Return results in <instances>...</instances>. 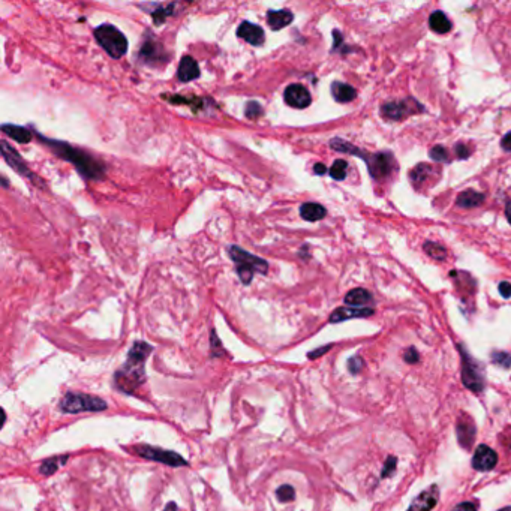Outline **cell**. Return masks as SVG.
<instances>
[{
  "instance_id": "1",
  "label": "cell",
  "mask_w": 511,
  "mask_h": 511,
  "mask_svg": "<svg viewBox=\"0 0 511 511\" xmlns=\"http://www.w3.org/2000/svg\"><path fill=\"white\" fill-rule=\"evenodd\" d=\"M153 347L147 342H135L128 352V358L122 369L114 374V385L119 392L132 393L146 381V360Z\"/></svg>"
},
{
  "instance_id": "2",
  "label": "cell",
  "mask_w": 511,
  "mask_h": 511,
  "mask_svg": "<svg viewBox=\"0 0 511 511\" xmlns=\"http://www.w3.org/2000/svg\"><path fill=\"white\" fill-rule=\"evenodd\" d=\"M39 138L42 143H46V146L50 147L51 151L60 157V160H65L70 164H74V166L78 170V173L83 175V177L90 179V180L104 177L105 166L101 161L95 160V157L80 151V148H75L66 143H61V141L48 139L44 137H39Z\"/></svg>"
},
{
  "instance_id": "3",
  "label": "cell",
  "mask_w": 511,
  "mask_h": 511,
  "mask_svg": "<svg viewBox=\"0 0 511 511\" xmlns=\"http://www.w3.org/2000/svg\"><path fill=\"white\" fill-rule=\"evenodd\" d=\"M330 147L333 151L343 152V153H352L361 157L365 162H367L369 166V173L374 179L381 180L389 177V175L396 170V162L393 160V156L389 153H376V155H369L361 152L360 148L352 147L347 141H342L340 138H334L330 141Z\"/></svg>"
},
{
  "instance_id": "4",
  "label": "cell",
  "mask_w": 511,
  "mask_h": 511,
  "mask_svg": "<svg viewBox=\"0 0 511 511\" xmlns=\"http://www.w3.org/2000/svg\"><path fill=\"white\" fill-rule=\"evenodd\" d=\"M228 253L235 262L237 273H239V278L244 285L251 284L255 273H262L264 275L269 270V262L266 260L249 253L248 251L242 249L240 246H230Z\"/></svg>"
},
{
  "instance_id": "5",
  "label": "cell",
  "mask_w": 511,
  "mask_h": 511,
  "mask_svg": "<svg viewBox=\"0 0 511 511\" xmlns=\"http://www.w3.org/2000/svg\"><path fill=\"white\" fill-rule=\"evenodd\" d=\"M95 39L113 59H120L126 55V37L110 23H104L95 29Z\"/></svg>"
},
{
  "instance_id": "6",
  "label": "cell",
  "mask_w": 511,
  "mask_h": 511,
  "mask_svg": "<svg viewBox=\"0 0 511 511\" xmlns=\"http://www.w3.org/2000/svg\"><path fill=\"white\" fill-rule=\"evenodd\" d=\"M107 402L98 396L84 393H66L60 401V409L66 414L78 412H99L107 409Z\"/></svg>"
},
{
  "instance_id": "7",
  "label": "cell",
  "mask_w": 511,
  "mask_h": 511,
  "mask_svg": "<svg viewBox=\"0 0 511 511\" xmlns=\"http://www.w3.org/2000/svg\"><path fill=\"white\" fill-rule=\"evenodd\" d=\"M129 452L139 456V457H143V459L160 462V463L168 465V466H174V468H177V466H186L188 465L186 459L182 457L180 454L170 452V450H164V448H160V447L134 445Z\"/></svg>"
},
{
  "instance_id": "8",
  "label": "cell",
  "mask_w": 511,
  "mask_h": 511,
  "mask_svg": "<svg viewBox=\"0 0 511 511\" xmlns=\"http://www.w3.org/2000/svg\"><path fill=\"white\" fill-rule=\"evenodd\" d=\"M459 349L462 354V381L463 384L472 392H481L484 387V380H483V374H481L479 363L468 356V352L463 349V347H459Z\"/></svg>"
},
{
  "instance_id": "9",
  "label": "cell",
  "mask_w": 511,
  "mask_h": 511,
  "mask_svg": "<svg viewBox=\"0 0 511 511\" xmlns=\"http://www.w3.org/2000/svg\"><path fill=\"white\" fill-rule=\"evenodd\" d=\"M285 102L293 108H306L312 102V96L309 90L302 84H289L284 92Z\"/></svg>"
},
{
  "instance_id": "10",
  "label": "cell",
  "mask_w": 511,
  "mask_h": 511,
  "mask_svg": "<svg viewBox=\"0 0 511 511\" xmlns=\"http://www.w3.org/2000/svg\"><path fill=\"white\" fill-rule=\"evenodd\" d=\"M498 463V454L488 445H479L472 457V466L477 471H490Z\"/></svg>"
},
{
  "instance_id": "11",
  "label": "cell",
  "mask_w": 511,
  "mask_h": 511,
  "mask_svg": "<svg viewBox=\"0 0 511 511\" xmlns=\"http://www.w3.org/2000/svg\"><path fill=\"white\" fill-rule=\"evenodd\" d=\"M0 148H2V155H3V157H5V161H6L8 164H10L17 173L21 174V175H26V177H29V179H35V175H33V174H32V171L29 170L28 164H26V162L21 160L20 153L17 152L14 147H11L10 144H8L6 141H2V143H0Z\"/></svg>"
},
{
  "instance_id": "12",
  "label": "cell",
  "mask_w": 511,
  "mask_h": 511,
  "mask_svg": "<svg viewBox=\"0 0 511 511\" xmlns=\"http://www.w3.org/2000/svg\"><path fill=\"white\" fill-rule=\"evenodd\" d=\"M237 37L242 38L253 47H260L266 41V33H264L262 28L258 24H253L251 21H243L239 29H237Z\"/></svg>"
},
{
  "instance_id": "13",
  "label": "cell",
  "mask_w": 511,
  "mask_h": 511,
  "mask_svg": "<svg viewBox=\"0 0 511 511\" xmlns=\"http://www.w3.org/2000/svg\"><path fill=\"white\" fill-rule=\"evenodd\" d=\"M456 430L457 438H459V444L468 450V448L472 447V443L475 439V425L468 414H462V416H459V418H457Z\"/></svg>"
},
{
  "instance_id": "14",
  "label": "cell",
  "mask_w": 511,
  "mask_h": 511,
  "mask_svg": "<svg viewBox=\"0 0 511 511\" xmlns=\"http://www.w3.org/2000/svg\"><path fill=\"white\" fill-rule=\"evenodd\" d=\"M416 105H417L416 101H402V102L385 104L383 107V116L390 120H402L407 116H409V114L417 111V110H414Z\"/></svg>"
},
{
  "instance_id": "15",
  "label": "cell",
  "mask_w": 511,
  "mask_h": 511,
  "mask_svg": "<svg viewBox=\"0 0 511 511\" xmlns=\"http://www.w3.org/2000/svg\"><path fill=\"white\" fill-rule=\"evenodd\" d=\"M438 498H439V488L436 486V484H432L427 490L421 492L420 495L412 501V504L409 505L408 511H430L435 507Z\"/></svg>"
},
{
  "instance_id": "16",
  "label": "cell",
  "mask_w": 511,
  "mask_h": 511,
  "mask_svg": "<svg viewBox=\"0 0 511 511\" xmlns=\"http://www.w3.org/2000/svg\"><path fill=\"white\" fill-rule=\"evenodd\" d=\"M374 315L371 307H339L330 315V322H340L352 318H366Z\"/></svg>"
},
{
  "instance_id": "17",
  "label": "cell",
  "mask_w": 511,
  "mask_h": 511,
  "mask_svg": "<svg viewBox=\"0 0 511 511\" xmlns=\"http://www.w3.org/2000/svg\"><path fill=\"white\" fill-rule=\"evenodd\" d=\"M201 75L197 60L191 56H183L177 69V77L182 83L193 81Z\"/></svg>"
},
{
  "instance_id": "18",
  "label": "cell",
  "mask_w": 511,
  "mask_h": 511,
  "mask_svg": "<svg viewBox=\"0 0 511 511\" xmlns=\"http://www.w3.org/2000/svg\"><path fill=\"white\" fill-rule=\"evenodd\" d=\"M294 20V14L289 10H279V11H269L267 12V23L273 30H280L287 28Z\"/></svg>"
},
{
  "instance_id": "19",
  "label": "cell",
  "mask_w": 511,
  "mask_h": 511,
  "mask_svg": "<svg viewBox=\"0 0 511 511\" xmlns=\"http://www.w3.org/2000/svg\"><path fill=\"white\" fill-rule=\"evenodd\" d=\"M139 57L143 59V61H146V64H151V65H155V61L161 60V61H165V55H164V50L162 47L160 46V44H156L153 41H147L143 47H141V51H139Z\"/></svg>"
},
{
  "instance_id": "20",
  "label": "cell",
  "mask_w": 511,
  "mask_h": 511,
  "mask_svg": "<svg viewBox=\"0 0 511 511\" xmlns=\"http://www.w3.org/2000/svg\"><path fill=\"white\" fill-rule=\"evenodd\" d=\"M327 215V210L322 207L318 202H305L300 207V216L305 219V221L309 222H316L321 221V219Z\"/></svg>"
},
{
  "instance_id": "21",
  "label": "cell",
  "mask_w": 511,
  "mask_h": 511,
  "mask_svg": "<svg viewBox=\"0 0 511 511\" xmlns=\"http://www.w3.org/2000/svg\"><path fill=\"white\" fill-rule=\"evenodd\" d=\"M2 132L5 135L11 137L14 141H17V143H21V144L30 143L33 138L32 132L29 129H26L23 126H17V125H10V123H5V125H2Z\"/></svg>"
},
{
  "instance_id": "22",
  "label": "cell",
  "mask_w": 511,
  "mask_h": 511,
  "mask_svg": "<svg viewBox=\"0 0 511 511\" xmlns=\"http://www.w3.org/2000/svg\"><path fill=\"white\" fill-rule=\"evenodd\" d=\"M331 95L338 102H351L356 99L357 92L354 87H351L349 84L334 81L331 84Z\"/></svg>"
},
{
  "instance_id": "23",
  "label": "cell",
  "mask_w": 511,
  "mask_h": 511,
  "mask_svg": "<svg viewBox=\"0 0 511 511\" xmlns=\"http://www.w3.org/2000/svg\"><path fill=\"white\" fill-rule=\"evenodd\" d=\"M483 201H484L483 193H480L477 191L468 189V191H463L461 195L457 197L456 204L459 207H463V209H472V207L480 206Z\"/></svg>"
},
{
  "instance_id": "24",
  "label": "cell",
  "mask_w": 511,
  "mask_h": 511,
  "mask_svg": "<svg viewBox=\"0 0 511 511\" xmlns=\"http://www.w3.org/2000/svg\"><path fill=\"white\" fill-rule=\"evenodd\" d=\"M429 24H430V29L436 32V33H439V35H444V33H448L452 30L450 20H448L445 14L441 12V11L432 12L430 19H429Z\"/></svg>"
},
{
  "instance_id": "25",
  "label": "cell",
  "mask_w": 511,
  "mask_h": 511,
  "mask_svg": "<svg viewBox=\"0 0 511 511\" xmlns=\"http://www.w3.org/2000/svg\"><path fill=\"white\" fill-rule=\"evenodd\" d=\"M369 302H372V296H371V293H367V291L363 289V288L351 289L349 293L345 296V303L352 306V307L365 306Z\"/></svg>"
},
{
  "instance_id": "26",
  "label": "cell",
  "mask_w": 511,
  "mask_h": 511,
  "mask_svg": "<svg viewBox=\"0 0 511 511\" xmlns=\"http://www.w3.org/2000/svg\"><path fill=\"white\" fill-rule=\"evenodd\" d=\"M68 459V456H61V457H51V459L44 461V463L39 466V472L42 475H52L57 470L60 465H64L65 461Z\"/></svg>"
},
{
  "instance_id": "27",
  "label": "cell",
  "mask_w": 511,
  "mask_h": 511,
  "mask_svg": "<svg viewBox=\"0 0 511 511\" xmlns=\"http://www.w3.org/2000/svg\"><path fill=\"white\" fill-rule=\"evenodd\" d=\"M347 171H348L347 161L338 160V161H334V164L331 165L330 175H331V179H334V180H343L347 177Z\"/></svg>"
},
{
  "instance_id": "28",
  "label": "cell",
  "mask_w": 511,
  "mask_h": 511,
  "mask_svg": "<svg viewBox=\"0 0 511 511\" xmlns=\"http://www.w3.org/2000/svg\"><path fill=\"white\" fill-rule=\"evenodd\" d=\"M423 248H425V251H426V253L429 255V257L435 258V260H444L447 257L445 249L443 248L441 244H438L435 242H426L425 246H423Z\"/></svg>"
},
{
  "instance_id": "29",
  "label": "cell",
  "mask_w": 511,
  "mask_h": 511,
  "mask_svg": "<svg viewBox=\"0 0 511 511\" xmlns=\"http://www.w3.org/2000/svg\"><path fill=\"white\" fill-rule=\"evenodd\" d=\"M173 8H174V3L173 5H164V6L156 5L155 11L151 12L152 17H153V21L156 24H162L165 21L166 17L173 14Z\"/></svg>"
},
{
  "instance_id": "30",
  "label": "cell",
  "mask_w": 511,
  "mask_h": 511,
  "mask_svg": "<svg viewBox=\"0 0 511 511\" xmlns=\"http://www.w3.org/2000/svg\"><path fill=\"white\" fill-rule=\"evenodd\" d=\"M276 496L280 502H291L296 498V490L289 484H282V486L276 490Z\"/></svg>"
},
{
  "instance_id": "31",
  "label": "cell",
  "mask_w": 511,
  "mask_h": 511,
  "mask_svg": "<svg viewBox=\"0 0 511 511\" xmlns=\"http://www.w3.org/2000/svg\"><path fill=\"white\" fill-rule=\"evenodd\" d=\"M430 171V166L429 165H418V166H416V168H414L412 171H411V174H409V177H411V182H412V184H418L420 182H423V180H426V175H427V173Z\"/></svg>"
},
{
  "instance_id": "32",
  "label": "cell",
  "mask_w": 511,
  "mask_h": 511,
  "mask_svg": "<svg viewBox=\"0 0 511 511\" xmlns=\"http://www.w3.org/2000/svg\"><path fill=\"white\" fill-rule=\"evenodd\" d=\"M244 114H246V117H248V119L255 120V119H258L261 116V114H262V107H261V105L258 102L249 101L248 104H246Z\"/></svg>"
},
{
  "instance_id": "33",
  "label": "cell",
  "mask_w": 511,
  "mask_h": 511,
  "mask_svg": "<svg viewBox=\"0 0 511 511\" xmlns=\"http://www.w3.org/2000/svg\"><path fill=\"white\" fill-rule=\"evenodd\" d=\"M492 361L495 365H499L502 367H510L511 366V354L502 351H495L492 354Z\"/></svg>"
},
{
  "instance_id": "34",
  "label": "cell",
  "mask_w": 511,
  "mask_h": 511,
  "mask_svg": "<svg viewBox=\"0 0 511 511\" xmlns=\"http://www.w3.org/2000/svg\"><path fill=\"white\" fill-rule=\"evenodd\" d=\"M430 157L438 162H448V152L443 146H435L434 148H430Z\"/></svg>"
},
{
  "instance_id": "35",
  "label": "cell",
  "mask_w": 511,
  "mask_h": 511,
  "mask_svg": "<svg viewBox=\"0 0 511 511\" xmlns=\"http://www.w3.org/2000/svg\"><path fill=\"white\" fill-rule=\"evenodd\" d=\"M211 356H213V357H224V356H226V352L222 348L221 342H219V338L216 336L215 331H211Z\"/></svg>"
},
{
  "instance_id": "36",
  "label": "cell",
  "mask_w": 511,
  "mask_h": 511,
  "mask_svg": "<svg viewBox=\"0 0 511 511\" xmlns=\"http://www.w3.org/2000/svg\"><path fill=\"white\" fill-rule=\"evenodd\" d=\"M348 369L352 375H357L363 369V360L360 357H351L348 360Z\"/></svg>"
},
{
  "instance_id": "37",
  "label": "cell",
  "mask_w": 511,
  "mask_h": 511,
  "mask_svg": "<svg viewBox=\"0 0 511 511\" xmlns=\"http://www.w3.org/2000/svg\"><path fill=\"white\" fill-rule=\"evenodd\" d=\"M405 360L408 361V363H417L418 361V352L416 348H408L407 351H405Z\"/></svg>"
},
{
  "instance_id": "38",
  "label": "cell",
  "mask_w": 511,
  "mask_h": 511,
  "mask_svg": "<svg viewBox=\"0 0 511 511\" xmlns=\"http://www.w3.org/2000/svg\"><path fill=\"white\" fill-rule=\"evenodd\" d=\"M394 468H396V459L394 457H389L385 463V468L383 471V477H389V475H392L394 472Z\"/></svg>"
},
{
  "instance_id": "39",
  "label": "cell",
  "mask_w": 511,
  "mask_h": 511,
  "mask_svg": "<svg viewBox=\"0 0 511 511\" xmlns=\"http://www.w3.org/2000/svg\"><path fill=\"white\" fill-rule=\"evenodd\" d=\"M456 152H457V156H459L461 160H466V157H470V155H471L470 148L466 147L465 144H461V143L456 146Z\"/></svg>"
},
{
  "instance_id": "40",
  "label": "cell",
  "mask_w": 511,
  "mask_h": 511,
  "mask_svg": "<svg viewBox=\"0 0 511 511\" xmlns=\"http://www.w3.org/2000/svg\"><path fill=\"white\" fill-rule=\"evenodd\" d=\"M499 293L504 298L511 297V284L510 282H501L499 284Z\"/></svg>"
},
{
  "instance_id": "41",
  "label": "cell",
  "mask_w": 511,
  "mask_h": 511,
  "mask_svg": "<svg viewBox=\"0 0 511 511\" xmlns=\"http://www.w3.org/2000/svg\"><path fill=\"white\" fill-rule=\"evenodd\" d=\"M453 511H477V508H475L472 502H463V504H459Z\"/></svg>"
},
{
  "instance_id": "42",
  "label": "cell",
  "mask_w": 511,
  "mask_h": 511,
  "mask_svg": "<svg viewBox=\"0 0 511 511\" xmlns=\"http://www.w3.org/2000/svg\"><path fill=\"white\" fill-rule=\"evenodd\" d=\"M501 146H502V148H504V151L511 152V132H508V134L504 138H502Z\"/></svg>"
},
{
  "instance_id": "43",
  "label": "cell",
  "mask_w": 511,
  "mask_h": 511,
  "mask_svg": "<svg viewBox=\"0 0 511 511\" xmlns=\"http://www.w3.org/2000/svg\"><path fill=\"white\" fill-rule=\"evenodd\" d=\"M330 348H331V345H327V347H322V348L316 349V351H312V352H309V358H316V357H320V356H322V354H324L325 351H329Z\"/></svg>"
},
{
  "instance_id": "44",
  "label": "cell",
  "mask_w": 511,
  "mask_h": 511,
  "mask_svg": "<svg viewBox=\"0 0 511 511\" xmlns=\"http://www.w3.org/2000/svg\"><path fill=\"white\" fill-rule=\"evenodd\" d=\"M314 171H315V174H320V175H322V174H325V173H327V166H325L324 164H315V166H314Z\"/></svg>"
},
{
  "instance_id": "45",
  "label": "cell",
  "mask_w": 511,
  "mask_h": 511,
  "mask_svg": "<svg viewBox=\"0 0 511 511\" xmlns=\"http://www.w3.org/2000/svg\"><path fill=\"white\" fill-rule=\"evenodd\" d=\"M164 511H179V508H177V504H175V502H168V505L165 507Z\"/></svg>"
},
{
  "instance_id": "46",
  "label": "cell",
  "mask_w": 511,
  "mask_h": 511,
  "mask_svg": "<svg viewBox=\"0 0 511 511\" xmlns=\"http://www.w3.org/2000/svg\"><path fill=\"white\" fill-rule=\"evenodd\" d=\"M505 215H507L508 222L511 224V202H508V204H507V207H505Z\"/></svg>"
},
{
  "instance_id": "47",
  "label": "cell",
  "mask_w": 511,
  "mask_h": 511,
  "mask_svg": "<svg viewBox=\"0 0 511 511\" xmlns=\"http://www.w3.org/2000/svg\"><path fill=\"white\" fill-rule=\"evenodd\" d=\"M498 511H511V507H505V508H501Z\"/></svg>"
}]
</instances>
